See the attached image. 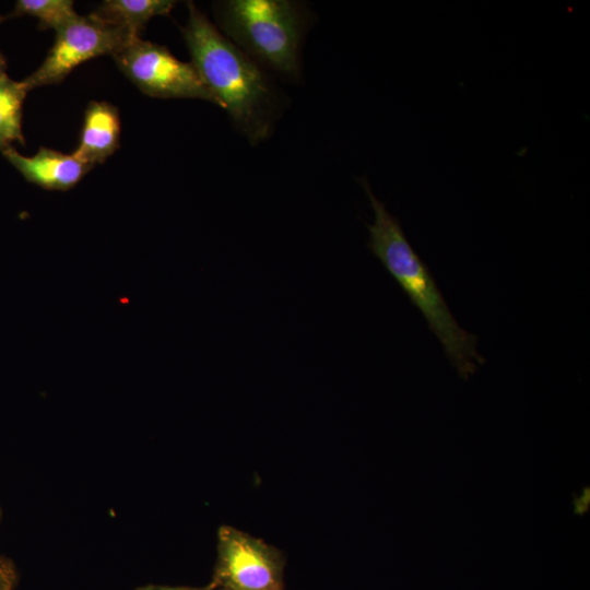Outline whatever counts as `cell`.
<instances>
[{
  "label": "cell",
  "instance_id": "cell-5",
  "mask_svg": "<svg viewBox=\"0 0 590 590\" xmlns=\"http://www.w3.org/2000/svg\"><path fill=\"white\" fill-rule=\"evenodd\" d=\"M134 38L95 13L78 15L56 31L54 45L43 63L23 83L28 92L60 83L81 63L103 55L114 56Z\"/></svg>",
  "mask_w": 590,
  "mask_h": 590
},
{
  "label": "cell",
  "instance_id": "cell-14",
  "mask_svg": "<svg viewBox=\"0 0 590 590\" xmlns=\"http://www.w3.org/2000/svg\"><path fill=\"white\" fill-rule=\"evenodd\" d=\"M5 21V17L0 15V24ZM7 74V62L3 55L0 52V80L3 79Z\"/></svg>",
  "mask_w": 590,
  "mask_h": 590
},
{
  "label": "cell",
  "instance_id": "cell-2",
  "mask_svg": "<svg viewBox=\"0 0 590 590\" xmlns=\"http://www.w3.org/2000/svg\"><path fill=\"white\" fill-rule=\"evenodd\" d=\"M359 182L375 214L374 223L367 225V247L420 309L451 365L467 379L484 363L476 351V337L458 324L428 267L409 243L399 220L376 198L366 178L359 179Z\"/></svg>",
  "mask_w": 590,
  "mask_h": 590
},
{
  "label": "cell",
  "instance_id": "cell-7",
  "mask_svg": "<svg viewBox=\"0 0 590 590\" xmlns=\"http://www.w3.org/2000/svg\"><path fill=\"white\" fill-rule=\"evenodd\" d=\"M1 154L26 181L47 190H69L94 167L74 152L66 154L47 148L33 156L22 155L14 146Z\"/></svg>",
  "mask_w": 590,
  "mask_h": 590
},
{
  "label": "cell",
  "instance_id": "cell-10",
  "mask_svg": "<svg viewBox=\"0 0 590 590\" xmlns=\"http://www.w3.org/2000/svg\"><path fill=\"white\" fill-rule=\"evenodd\" d=\"M28 91L23 81H14L5 75L0 80V152L25 145L23 134V104Z\"/></svg>",
  "mask_w": 590,
  "mask_h": 590
},
{
  "label": "cell",
  "instance_id": "cell-9",
  "mask_svg": "<svg viewBox=\"0 0 590 590\" xmlns=\"http://www.w3.org/2000/svg\"><path fill=\"white\" fill-rule=\"evenodd\" d=\"M175 3L172 0H106L93 13L130 35L140 37L151 19L168 15Z\"/></svg>",
  "mask_w": 590,
  "mask_h": 590
},
{
  "label": "cell",
  "instance_id": "cell-4",
  "mask_svg": "<svg viewBox=\"0 0 590 590\" xmlns=\"http://www.w3.org/2000/svg\"><path fill=\"white\" fill-rule=\"evenodd\" d=\"M113 58L144 94L160 98H199L221 107L191 62L177 59L165 46L137 37Z\"/></svg>",
  "mask_w": 590,
  "mask_h": 590
},
{
  "label": "cell",
  "instance_id": "cell-6",
  "mask_svg": "<svg viewBox=\"0 0 590 590\" xmlns=\"http://www.w3.org/2000/svg\"><path fill=\"white\" fill-rule=\"evenodd\" d=\"M284 557L263 540L229 526L217 531L213 590H284Z\"/></svg>",
  "mask_w": 590,
  "mask_h": 590
},
{
  "label": "cell",
  "instance_id": "cell-13",
  "mask_svg": "<svg viewBox=\"0 0 590 590\" xmlns=\"http://www.w3.org/2000/svg\"><path fill=\"white\" fill-rule=\"evenodd\" d=\"M135 590H213L209 586L205 588H191V587H166V586H155L149 585L139 587Z\"/></svg>",
  "mask_w": 590,
  "mask_h": 590
},
{
  "label": "cell",
  "instance_id": "cell-11",
  "mask_svg": "<svg viewBox=\"0 0 590 590\" xmlns=\"http://www.w3.org/2000/svg\"><path fill=\"white\" fill-rule=\"evenodd\" d=\"M25 15L36 17L42 31H57L79 14L71 0H17L14 9L4 17L8 20Z\"/></svg>",
  "mask_w": 590,
  "mask_h": 590
},
{
  "label": "cell",
  "instance_id": "cell-12",
  "mask_svg": "<svg viewBox=\"0 0 590 590\" xmlns=\"http://www.w3.org/2000/svg\"><path fill=\"white\" fill-rule=\"evenodd\" d=\"M16 580L12 563L0 555V590H14Z\"/></svg>",
  "mask_w": 590,
  "mask_h": 590
},
{
  "label": "cell",
  "instance_id": "cell-1",
  "mask_svg": "<svg viewBox=\"0 0 590 590\" xmlns=\"http://www.w3.org/2000/svg\"><path fill=\"white\" fill-rule=\"evenodd\" d=\"M187 8L181 33L191 63L234 125L257 144L269 137L276 114L275 93L267 75L193 2H188Z\"/></svg>",
  "mask_w": 590,
  "mask_h": 590
},
{
  "label": "cell",
  "instance_id": "cell-8",
  "mask_svg": "<svg viewBox=\"0 0 590 590\" xmlns=\"http://www.w3.org/2000/svg\"><path fill=\"white\" fill-rule=\"evenodd\" d=\"M120 117L108 102L88 103L74 153L91 165L105 162L119 148Z\"/></svg>",
  "mask_w": 590,
  "mask_h": 590
},
{
  "label": "cell",
  "instance_id": "cell-3",
  "mask_svg": "<svg viewBox=\"0 0 590 590\" xmlns=\"http://www.w3.org/2000/svg\"><path fill=\"white\" fill-rule=\"evenodd\" d=\"M224 33L251 59L286 76L300 69L304 8L288 0H227L215 4Z\"/></svg>",
  "mask_w": 590,
  "mask_h": 590
}]
</instances>
